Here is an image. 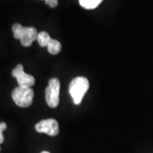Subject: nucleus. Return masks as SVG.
Returning <instances> with one entry per match:
<instances>
[{"instance_id":"1","label":"nucleus","mask_w":153,"mask_h":153,"mask_svg":"<svg viewBox=\"0 0 153 153\" xmlns=\"http://www.w3.org/2000/svg\"><path fill=\"white\" fill-rule=\"evenodd\" d=\"M89 88V82L87 77L76 76L73 78L69 85V93L75 105H79Z\"/></svg>"},{"instance_id":"2","label":"nucleus","mask_w":153,"mask_h":153,"mask_svg":"<svg viewBox=\"0 0 153 153\" xmlns=\"http://www.w3.org/2000/svg\"><path fill=\"white\" fill-rule=\"evenodd\" d=\"M14 37L21 41V44L25 47H29L33 41L38 40V33L34 27H25L21 24H14L12 26Z\"/></svg>"},{"instance_id":"3","label":"nucleus","mask_w":153,"mask_h":153,"mask_svg":"<svg viewBox=\"0 0 153 153\" xmlns=\"http://www.w3.org/2000/svg\"><path fill=\"white\" fill-rule=\"evenodd\" d=\"M34 92L33 88L27 87L16 88L12 92V99L20 107H28L33 104Z\"/></svg>"},{"instance_id":"4","label":"nucleus","mask_w":153,"mask_h":153,"mask_svg":"<svg viewBox=\"0 0 153 153\" xmlns=\"http://www.w3.org/2000/svg\"><path fill=\"white\" fill-rule=\"evenodd\" d=\"M60 80L56 77H53L49 81V86L45 90L46 103L51 108L58 106L60 102Z\"/></svg>"},{"instance_id":"5","label":"nucleus","mask_w":153,"mask_h":153,"mask_svg":"<svg viewBox=\"0 0 153 153\" xmlns=\"http://www.w3.org/2000/svg\"><path fill=\"white\" fill-rule=\"evenodd\" d=\"M12 76L16 78L20 87L31 88L35 84V78L32 75L27 74L24 71V67L22 64L17 65L12 71Z\"/></svg>"},{"instance_id":"6","label":"nucleus","mask_w":153,"mask_h":153,"mask_svg":"<svg viewBox=\"0 0 153 153\" xmlns=\"http://www.w3.org/2000/svg\"><path fill=\"white\" fill-rule=\"evenodd\" d=\"M35 129L38 133H44L49 136H56L59 134V124L54 118H49L38 123Z\"/></svg>"},{"instance_id":"7","label":"nucleus","mask_w":153,"mask_h":153,"mask_svg":"<svg viewBox=\"0 0 153 153\" xmlns=\"http://www.w3.org/2000/svg\"><path fill=\"white\" fill-rule=\"evenodd\" d=\"M47 49L49 51V54L51 55H57L59 54L61 50V44L58 41V40H55V39H51L50 43L47 47Z\"/></svg>"},{"instance_id":"8","label":"nucleus","mask_w":153,"mask_h":153,"mask_svg":"<svg viewBox=\"0 0 153 153\" xmlns=\"http://www.w3.org/2000/svg\"><path fill=\"white\" fill-rule=\"evenodd\" d=\"M103 0H79V4L86 10H93L102 2Z\"/></svg>"},{"instance_id":"9","label":"nucleus","mask_w":153,"mask_h":153,"mask_svg":"<svg viewBox=\"0 0 153 153\" xmlns=\"http://www.w3.org/2000/svg\"><path fill=\"white\" fill-rule=\"evenodd\" d=\"M51 39L52 38H50L49 33H47L46 32H41L38 33V42L41 47H48Z\"/></svg>"},{"instance_id":"10","label":"nucleus","mask_w":153,"mask_h":153,"mask_svg":"<svg viewBox=\"0 0 153 153\" xmlns=\"http://www.w3.org/2000/svg\"><path fill=\"white\" fill-rule=\"evenodd\" d=\"M46 4L49 5L51 8H55L56 6L58 5V1L57 0H44Z\"/></svg>"},{"instance_id":"11","label":"nucleus","mask_w":153,"mask_h":153,"mask_svg":"<svg viewBox=\"0 0 153 153\" xmlns=\"http://www.w3.org/2000/svg\"><path fill=\"white\" fill-rule=\"evenodd\" d=\"M3 130L0 128V144L4 142V135H3Z\"/></svg>"},{"instance_id":"12","label":"nucleus","mask_w":153,"mask_h":153,"mask_svg":"<svg viewBox=\"0 0 153 153\" xmlns=\"http://www.w3.org/2000/svg\"><path fill=\"white\" fill-rule=\"evenodd\" d=\"M41 153H50V152H45V151H44V152H42Z\"/></svg>"}]
</instances>
